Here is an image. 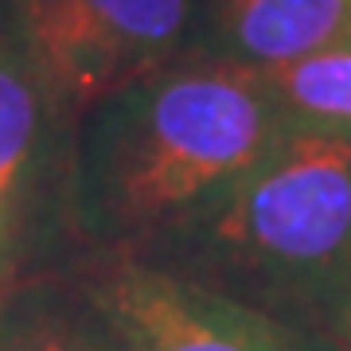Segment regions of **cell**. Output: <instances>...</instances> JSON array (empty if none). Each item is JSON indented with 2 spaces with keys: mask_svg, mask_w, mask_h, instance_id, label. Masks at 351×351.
Segmentation results:
<instances>
[{
  "mask_svg": "<svg viewBox=\"0 0 351 351\" xmlns=\"http://www.w3.org/2000/svg\"><path fill=\"white\" fill-rule=\"evenodd\" d=\"M293 121L265 71L191 51L86 110L75 168L82 211L117 234H176Z\"/></svg>",
  "mask_w": 351,
  "mask_h": 351,
  "instance_id": "1",
  "label": "cell"
},
{
  "mask_svg": "<svg viewBox=\"0 0 351 351\" xmlns=\"http://www.w3.org/2000/svg\"><path fill=\"white\" fill-rule=\"evenodd\" d=\"M223 281L262 297L351 293V129L293 121L274 149L176 230Z\"/></svg>",
  "mask_w": 351,
  "mask_h": 351,
  "instance_id": "2",
  "label": "cell"
},
{
  "mask_svg": "<svg viewBox=\"0 0 351 351\" xmlns=\"http://www.w3.org/2000/svg\"><path fill=\"white\" fill-rule=\"evenodd\" d=\"M51 98L86 113L195 51V0H8Z\"/></svg>",
  "mask_w": 351,
  "mask_h": 351,
  "instance_id": "3",
  "label": "cell"
},
{
  "mask_svg": "<svg viewBox=\"0 0 351 351\" xmlns=\"http://www.w3.org/2000/svg\"><path fill=\"white\" fill-rule=\"evenodd\" d=\"M94 313L117 351H297V336L265 308L156 265L110 269Z\"/></svg>",
  "mask_w": 351,
  "mask_h": 351,
  "instance_id": "4",
  "label": "cell"
},
{
  "mask_svg": "<svg viewBox=\"0 0 351 351\" xmlns=\"http://www.w3.org/2000/svg\"><path fill=\"white\" fill-rule=\"evenodd\" d=\"M351 39V0H195V51L277 66Z\"/></svg>",
  "mask_w": 351,
  "mask_h": 351,
  "instance_id": "5",
  "label": "cell"
},
{
  "mask_svg": "<svg viewBox=\"0 0 351 351\" xmlns=\"http://www.w3.org/2000/svg\"><path fill=\"white\" fill-rule=\"evenodd\" d=\"M47 94L51 90L32 59L16 16L8 24L0 20V203L12 195L16 180L27 172L39 149Z\"/></svg>",
  "mask_w": 351,
  "mask_h": 351,
  "instance_id": "6",
  "label": "cell"
},
{
  "mask_svg": "<svg viewBox=\"0 0 351 351\" xmlns=\"http://www.w3.org/2000/svg\"><path fill=\"white\" fill-rule=\"evenodd\" d=\"M265 78L297 121L351 129V39L265 66Z\"/></svg>",
  "mask_w": 351,
  "mask_h": 351,
  "instance_id": "7",
  "label": "cell"
},
{
  "mask_svg": "<svg viewBox=\"0 0 351 351\" xmlns=\"http://www.w3.org/2000/svg\"><path fill=\"white\" fill-rule=\"evenodd\" d=\"M0 351H117L110 332L94 320H78L59 308H27L0 328Z\"/></svg>",
  "mask_w": 351,
  "mask_h": 351,
  "instance_id": "8",
  "label": "cell"
},
{
  "mask_svg": "<svg viewBox=\"0 0 351 351\" xmlns=\"http://www.w3.org/2000/svg\"><path fill=\"white\" fill-rule=\"evenodd\" d=\"M336 351H351V293L336 308Z\"/></svg>",
  "mask_w": 351,
  "mask_h": 351,
  "instance_id": "9",
  "label": "cell"
}]
</instances>
